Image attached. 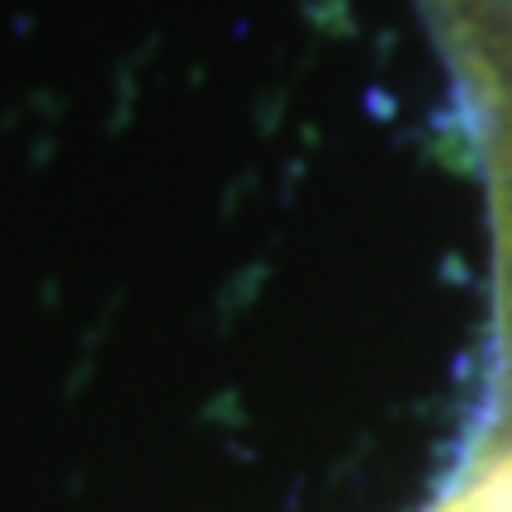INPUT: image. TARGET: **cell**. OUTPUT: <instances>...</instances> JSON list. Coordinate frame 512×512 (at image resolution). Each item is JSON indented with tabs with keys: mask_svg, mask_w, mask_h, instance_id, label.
Wrapping results in <instances>:
<instances>
[{
	"mask_svg": "<svg viewBox=\"0 0 512 512\" xmlns=\"http://www.w3.org/2000/svg\"><path fill=\"white\" fill-rule=\"evenodd\" d=\"M451 76H456L479 176L489 185L498 242V318H503V408L512 432V0H422Z\"/></svg>",
	"mask_w": 512,
	"mask_h": 512,
	"instance_id": "cell-1",
	"label": "cell"
}]
</instances>
